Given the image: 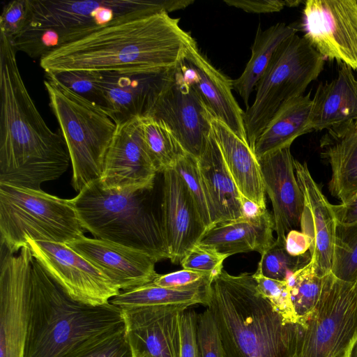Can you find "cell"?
Masks as SVG:
<instances>
[{"label":"cell","mask_w":357,"mask_h":357,"mask_svg":"<svg viewBox=\"0 0 357 357\" xmlns=\"http://www.w3.org/2000/svg\"><path fill=\"white\" fill-rule=\"evenodd\" d=\"M291 146L257 158L264 189L273 206L275 241L284 245L287 234L300 226L303 198L298 185Z\"/></svg>","instance_id":"ffe728a7"},{"label":"cell","mask_w":357,"mask_h":357,"mask_svg":"<svg viewBox=\"0 0 357 357\" xmlns=\"http://www.w3.org/2000/svg\"><path fill=\"white\" fill-rule=\"evenodd\" d=\"M215 277L210 273L183 269L158 275L152 282L162 287L176 289H195L211 285Z\"/></svg>","instance_id":"b9f144b4"},{"label":"cell","mask_w":357,"mask_h":357,"mask_svg":"<svg viewBox=\"0 0 357 357\" xmlns=\"http://www.w3.org/2000/svg\"><path fill=\"white\" fill-rule=\"evenodd\" d=\"M72 91L98 105L105 107L102 91V73L89 70L45 72Z\"/></svg>","instance_id":"d590c367"},{"label":"cell","mask_w":357,"mask_h":357,"mask_svg":"<svg viewBox=\"0 0 357 357\" xmlns=\"http://www.w3.org/2000/svg\"><path fill=\"white\" fill-rule=\"evenodd\" d=\"M310 255L294 257L289 255L284 245L273 244L261 254L257 273L273 280H286L294 272L310 261Z\"/></svg>","instance_id":"e575fe53"},{"label":"cell","mask_w":357,"mask_h":357,"mask_svg":"<svg viewBox=\"0 0 357 357\" xmlns=\"http://www.w3.org/2000/svg\"><path fill=\"white\" fill-rule=\"evenodd\" d=\"M303 38L324 57L357 70V1L307 0Z\"/></svg>","instance_id":"4fadbf2b"},{"label":"cell","mask_w":357,"mask_h":357,"mask_svg":"<svg viewBox=\"0 0 357 357\" xmlns=\"http://www.w3.org/2000/svg\"><path fill=\"white\" fill-rule=\"evenodd\" d=\"M294 167L303 198L300 227L310 240V260L318 275L324 278L332 268L337 224L333 205L314 181L305 162L294 159Z\"/></svg>","instance_id":"44dd1931"},{"label":"cell","mask_w":357,"mask_h":357,"mask_svg":"<svg viewBox=\"0 0 357 357\" xmlns=\"http://www.w3.org/2000/svg\"><path fill=\"white\" fill-rule=\"evenodd\" d=\"M195 40L167 13H132L40 59L45 72L150 71L174 68Z\"/></svg>","instance_id":"6da1fadb"},{"label":"cell","mask_w":357,"mask_h":357,"mask_svg":"<svg viewBox=\"0 0 357 357\" xmlns=\"http://www.w3.org/2000/svg\"><path fill=\"white\" fill-rule=\"evenodd\" d=\"M85 231L70 199L41 189L0 183L1 247L12 254L29 239L67 244Z\"/></svg>","instance_id":"52a82bcc"},{"label":"cell","mask_w":357,"mask_h":357,"mask_svg":"<svg viewBox=\"0 0 357 357\" xmlns=\"http://www.w3.org/2000/svg\"><path fill=\"white\" fill-rule=\"evenodd\" d=\"M311 106L310 93L295 97L282 105L255 144L253 151L257 158L291 146L297 137L312 132L310 127Z\"/></svg>","instance_id":"83f0119b"},{"label":"cell","mask_w":357,"mask_h":357,"mask_svg":"<svg viewBox=\"0 0 357 357\" xmlns=\"http://www.w3.org/2000/svg\"><path fill=\"white\" fill-rule=\"evenodd\" d=\"M347 357H357V338L351 345L348 352Z\"/></svg>","instance_id":"681fc988"},{"label":"cell","mask_w":357,"mask_h":357,"mask_svg":"<svg viewBox=\"0 0 357 357\" xmlns=\"http://www.w3.org/2000/svg\"><path fill=\"white\" fill-rule=\"evenodd\" d=\"M33 257L72 299L89 305L106 304L121 291L66 243L28 240Z\"/></svg>","instance_id":"8fae6325"},{"label":"cell","mask_w":357,"mask_h":357,"mask_svg":"<svg viewBox=\"0 0 357 357\" xmlns=\"http://www.w3.org/2000/svg\"><path fill=\"white\" fill-rule=\"evenodd\" d=\"M320 154L330 165L331 195L344 203L357 195V119L326 130Z\"/></svg>","instance_id":"d4e9b609"},{"label":"cell","mask_w":357,"mask_h":357,"mask_svg":"<svg viewBox=\"0 0 357 357\" xmlns=\"http://www.w3.org/2000/svg\"><path fill=\"white\" fill-rule=\"evenodd\" d=\"M227 258L213 249L197 244L180 264L184 269L210 273L216 277L223 269L222 264Z\"/></svg>","instance_id":"7bdbcfd3"},{"label":"cell","mask_w":357,"mask_h":357,"mask_svg":"<svg viewBox=\"0 0 357 357\" xmlns=\"http://www.w3.org/2000/svg\"><path fill=\"white\" fill-rule=\"evenodd\" d=\"M212 130L227 167L241 195L266 209V192L258 160L248 142L213 118Z\"/></svg>","instance_id":"4316f807"},{"label":"cell","mask_w":357,"mask_h":357,"mask_svg":"<svg viewBox=\"0 0 357 357\" xmlns=\"http://www.w3.org/2000/svg\"><path fill=\"white\" fill-rule=\"evenodd\" d=\"M324 57L297 33L284 40L257 82L253 104L244 112L248 143L255 144L275 112L284 102L303 95L324 69Z\"/></svg>","instance_id":"9c48e42d"},{"label":"cell","mask_w":357,"mask_h":357,"mask_svg":"<svg viewBox=\"0 0 357 357\" xmlns=\"http://www.w3.org/2000/svg\"><path fill=\"white\" fill-rule=\"evenodd\" d=\"M210 286L195 289H176L157 286L150 282L132 289L121 291L109 302L121 309L167 305L188 308L197 304L207 307Z\"/></svg>","instance_id":"f546056e"},{"label":"cell","mask_w":357,"mask_h":357,"mask_svg":"<svg viewBox=\"0 0 357 357\" xmlns=\"http://www.w3.org/2000/svg\"><path fill=\"white\" fill-rule=\"evenodd\" d=\"M175 70L180 78L202 98L214 117L248 142L244 112L232 94V80L200 53L195 41L184 51Z\"/></svg>","instance_id":"e0dca14e"},{"label":"cell","mask_w":357,"mask_h":357,"mask_svg":"<svg viewBox=\"0 0 357 357\" xmlns=\"http://www.w3.org/2000/svg\"><path fill=\"white\" fill-rule=\"evenodd\" d=\"M284 248L289 255L298 257L306 254L310 250V243L304 233L293 229L286 236Z\"/></svg>","instance_id":"bcb514c9"},{"label":"cell","mask_w":357,"mask_h":357,"mask_svg":"<svg viewBox=\"0 0 357 357\" xmlns=\"http://www.w3.org/2000/svg\"><path fill=\"white\" fill-rule=\"evenodd\" d=\"M224 2L228 6L252 13L279 12L286 6L285 1L280 0H225Z\"/></svg>","instance_id":"f6af8a7d"},{"label":"cell","mask_w":357,"mask_h":357,"mask_svg":"<svg viewBox=\"0 0 357 357\" xmlns=\"http://www.w3.org/2000/svg\"><path fill=\"white\" fill-rule=\"evenodd\" d=\"M337 63L336 76L321 83L312 99L310 127L312 131L328 130L357 119V79L349 66Z\"/></svg>","instance_id":"484cf974"},{"label":"cell","mask_w":357,"mask_h":357,"mask_svg":"<svg viewBox=\"0 0 357 357\" xmlns=\"http://www.w3.org/2000/svg\"><path fill=\"white\" fill-rule=\"evenodd\" d=\"M29 0H13L3 6L0 16V33L10 39L20 34L29 24Z\"/></svg>","instance_id":"60d3db41"},{"label":"cell","mask_w":357,"mask_h":357,"mask_svg":"<svg viewBox=\"0 0 357 357\" xmlns=\"http://www.w3.org/2000/svg\"><path fill=\"white\" fill-rule=\"evenodd\" d=\"M242 206L243 216H255L266 210L244 197H242Z\"/></svg>","instance_id":"c3c4849f"},{"label":"cell","mask_w":357,"mask_h":357,"mask_svg":"<svg viewBox=\"0 0 357 357\" xmlns=\"http://www.w3.org/2000/svg\"><path fill=\"white\" fill-rule=\"evenodd\" d=\"M356 338L357 280L345 282L330 272L314 309L288 324L286 357H347Z\"/></svg>","instance_id":"ba28073f"},{"label":"cell","mask_w":357,"mask_h":357,"mask_svg":"<svg viewBox=\"0 0 357 357\" xmlns=\"http://www.w3.org/2000/svg\"><path fill=\"white\" fill-rule=\"evenodd\" d=\"M33 259L28 245L16 254L1 247L0 357H24Z\"/></svg>","instance_id":"7c38bea8"},{"label":"cell","mask_w":357,"mask_h":357,"mask_svg":"<svg viewBox=\"0 0 357 357\" xmlns=\"http://www.w3.org/2000/svg\"><path fill=\"white\" fill-rule=\"evenodd\" d=\"M143 141L158 173L173 167L178 158L185 153L169 128L161 120L141 117Z\"/></svg>","instance_id":"4dcf8cb0"},{"label":"cell","mask_w":357,"mask_h":357,"mask_svg":"<svg viewBox=\"0 0 357 357\" xmlns=\"http://www.w3.org/2000/svg\"><path fill=\"white\" fill-rule=\"evenodd\" d=\"M336 221L341 224H351L357 222V195L350 200L337 205H333Z\"/></svg>","instance_id":"7dc6e473"},{"label":"cell","mask_w":357,"mask_h":357,"mask_svg":"<svg viewBox=\"0 0 357 357\" xmlns=\"http://www.w3.org/2000/svg\"><path fill=\"white\" fill-rule=\"evenodd\" d=\"M102 73L103 109L116 123L149 116L163 90L173 80L175 67L150 71Z\"/></svg>","instance_id":"2e32d148"},{"label":"cell","mask_w":357,"mask_h":357,"mask_svg":"<svg viewBox=\"0 0 357 357\" xmlns=\"http://www.w3.org/2000/svg\"><path fill=\"white\" fill-rule=\"evenodd\" d=\"M45 88L59 125L73 168L72 185L80 191L101 176L116 124L98 105L45 73Z\"/></svg>","instance_id":"8992f818"},{"label":"cell","mask_w":357,"mask_h":357,"mask_svg":"<svg viewBox=\"0 0 357 357\" xmlns=\"http://www.w3.org/2000/svg\"><path fill=\"white\" fill-rule=\"evenodd\" d=\"M11 40L0 33V183L34 190L61 177L70 158L29 95Z\"/></svg>","instance_id":"7a4b0ae2"},{"label":"cell","mask_w":357,"mask_h":357,"mask_svg":"<svg viewBox=\"0 0 357 357\" xmlns=\"http://www.w3.org/2000/svg\"><path fill=\"white\" fill-rule=\"evenodd\" d=\"M182 306L121 309L133 357H179Z\"/></svg>","instance_id":"d6986e66"},{"label":"cell","mask_w":357,"mask_h":357,"mask_svg":"<svg viewBox=\"0 0 357 357\" xmlns=\"http://www.w3.org/2000/svg\"><path fill=\"white\" fill-rule=\"evenodd\" d=\"M273 215L266 210L255 216H243L208 229L197 243L227 257L255 251L261 255L275 242Z\"/></svg>","instance_id":"cb8c5ba5"},{"label":"cell","mask_w":357,"mask_h":357,"mask_svg":"<svg viewBox=\"0 0 357 357\" xmlns=\"http://www.w3.org/2000/svg\"><path fill=\"white\" fill-rule=\"evenodd\" d=\"M67 245L105 274L121 291L150 282L158 275V261L142 251L113 242L83 236Z\"/></svg>","instance_id":"7402d4cb"},{"label":"cell","mask_w":357,"mask_h":357,"mask_svg":"<svg viewBox=\"0 0 357 357\" xmlns=\"http://www.w3.org/2000/svg\"><path fill=\"white\" fill-rule=\"evenodd\" d=\"M162 121L185 153L199 159L212 131L214 116L202 98L176 74L149 116Z\"/></svg>","instance_id":"9a60e30c"},{"label":"cell","mask_w":357,"mask_h":357,"mask_svg":"<svg viewBox=\"0 0 357 357\" xmlns=\"http://www.w3.org/2000/svg\"><path fill=\"white\" fill-rule=\"evenodd\" d=\"M298 321L308 315L317 305L322 289L321 278L310 260L286 280ZM298 323V322H297Z\"/></svg>","instance_id":"1f68e13d"},{"label":"cell","mask_w":357,"mask_h":357,"mask_svg":"<svg viewBox=\"0 0 357 357\" xmlns=\"http://www.w3.org/2000/svg\"><path fill=\"white\" fill-rule=\"evenodd\" d=\"M298 29L294 24L278 23L264 31L258 27L252 46V54L241 76L232 80L233 89L244 101L246 108L250 96L255 89L274 53L280 45L289 37L296 34Z\"/></svg>","instance_id":"f1b7e54d"},{"label":"cell","mask_w":357,"mask_h":357,"mask_svg":"<svg viewBox=\"0 0 357 357\" xmlns=\"http://www.w3.org/2000/svg\"><path fill=\"white\" fill-rule=\"evenodd\" d=\"M154 188L119 192L104 188L97 179L70 202L83 227L95 238L142 251L158 261L169 259Z\"/></svg>","instance_id":"5b68a950"},{"label":"cell","mask_w":357,"mask_h":357,"mask_svg":"<svg viewBox=\"0 0 357 357\" xmlns=\"http://www.w3.org/2000/svg\"><path fill=\"white\" fill-rule=\"evenodd\" d=\"M197 161L212 227L243 217V196L227 167L213 130Z\"/></svg>","instance_id":"603a6c76"},{"label":"cell","mask_w":357,"mask_h":357,"mask_svg":"<svg viewBox=\"0 0 357 357\" xmlns=\"http://www.w3.org/2000/svg\"><path fill=\"white\" fill-rule=\"evenodd\" d=\"M125 328L122 310L70 298L33 258L24 357H65L88 342Z\"/></svg>","instance_id":"3957f363"},{"label":"cell","mask_w":357,"mask_h":357,"mask_svg":"<svg viewBox=\"0 0 357 357\" xmlns=\"http://www.w3.org/2000/svg\"><path fill=\"white\" fill-rule=\"evenodd\" d=\"M157 174L143 141L141 117L116 124L99 178L102 187L124 193L149 189Z\"/></svg>","instance_id":"5bb4252c"},{"label":"cell","mask_w":357,"mask_h":357,"mask_svg":"<svg viewBox=\"0 0 357 357\" xmlns=\"http://www.w3.org/2000/svg\"><path fill=\"white\" fill-rule=\"evenodd\" d=\"M160 211L169 259L180 264L207 228L186 183L174 167L162 172Z\"/></svg>","instance_id":"ac0fdd59"},{"label":"cell","mask_w":357,"mask_h":357,"mask_svg":"<svg viewBox=\"0 0 357 357\" xmlns=\"http://www.w3.org/2000/svg\"><path fill=\"white\" fill-rule=\"evenodd\" d=\"M65 357H133L125 328L88 342Z\"/></svg>","instance_id":"74e56055"},{"label":"cell","mask_w":357,"mask_h":357,"mask_svg":"<svg viewBox=\"0 0 357 357\" xmlns=\"http://www.w3.org/2000/svg\"><path fill=\"white\" fill-rule=\"evenodd\" d=\"M197 313L185 310L181 317V344L179 357H199L196 329Z\"/></svg>","instance_id":"ee69618b"},{"label":"cell","mask_w":357,"mask_h":357,"mask_svg":"<svg viewBox=\"0 0 357 357\" xmlns=\"http://www.w3.org/2000/svg\"><path fill=\"white\" fill-rule=\"evenodd\" d=\"M196 336L199 357H225L218 328L208 308L197 314Z\"/></svg>","instance_id":"ab89813d"},{"label":"cell","mask_w":357,"mask_h":357,"mask_svg":"<svg viewBox=\"0 0 357 357\" xmlns=\"http://www.w3.org/2000/svg\"><path fill=\"white\" fill-rule=\"evenodd\" d=\"M173 167L186 183L207 229L211 228L212 223L197 159L191 155L183 153L178 158Z\"/></svg>","instance_id":"f35d334b"},{"label":"cell","mask_w":357,"mask_h":357,"mask_svg":"<svg viewBox=\"0 0 357 357\" xmlns=\"http://www.w3.org/2000/svg\"><path fill=\"white\" fill-rule=\"evenodd\" d=\"M252 275L259 292L268 301L273 310L281 316L284 322L296 324L298 318L291 302L287 282L270 279L257 272Z\"/></svg>","instance_id":"8d00e7d4"},{"label":"cell","mask_w":357,"mask_h":357,"mask_svg":"<svg viewBox=\"0 0 357 357\" xmlns=\"http://www.w3.org/2000/svg\"><path fill=\"white\" fill-rule=\"evenodd\" d=\"M28 26L63 30L68 43L78 40L126 15L141 12H173L191 0H29ZM67 43V44H68Z\"/></svg>","instance_id":"30bf717a"},{"label":"cell","mask_w":357,"mask_h":357,"mask_svg":"<svg viewBox=\"0 0 357 357\" xmlns=\"http://www.w3.org/2000/svg\"><path fill=\"white\" fill-rule=\"evenodd\" d=\"M331 272L345 282L357 280V222H337Z\"/></svg>","instance_id":"d6a6232c"},{"label":"cell","mask_w":357,"mask_h":357,"mask_svg":"<svg viewBox=\"0 0 357 357\" xmlns=\"http://www.w3.org/2000/svg\"><path fill=\"white\" fill-rule=\"evenodd\" d=\"M213 314L225 357H286L288 324L257 287L253 275L224 269L210 286Z\"/></svg>","instance_id":"277c9868"},{"label":"cell","mask_w":357,"mask_h":357,"mask_svg":"<svg viewBox=\"0 0 357 357\" xmlns=\"http://www.w3.org/2000/svg\"><path fill=\"white\" fill-rule=\"evenodd\" d=\"M301 3H302L301 1H298V0H296V1H292V0L285 1L286 6H288V7L297 6H298Z\"/></svg>","instance_id":"f907efd6"},{"label":"cell","mask_w":357,"mask_h":357,"mask_svg":"<svg viewBox=\"0 0 357 357\" xmlns=\"http://www.w3.org/2000/svg\"><path fill=\"white\" fill-rule=\"evenodd\" d=\"M10 40L16 51L23 52L31 58L40 59L68 43L63 30L31 26H27Z\"/></svg>","instance_id":"836d02e7"},{"label":"cell","mask_w":357,"mask_h":357,"mask_svg":"<svg viewBox=\"0 0 357 357\" xmlns=\"http://www.w3.org/2000/svg\"><path fill=\"white\" fill-rule=\"evenodd\" d=\"M357 1V0H356Z\"/></svg>","instance_id":"816d5d0a"}]
</instances>
